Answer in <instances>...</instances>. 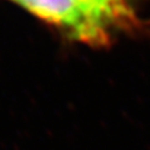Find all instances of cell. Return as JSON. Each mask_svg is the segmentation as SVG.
I'll list each match as a JSON object with an SVG mask.
<instances>
[{
  "instance_id": "6da1fadb",
  "label": "cell",
  "mask_w": 150,
  "mask_h": 150,
  "mask_svg": "<svg viewBox=\"0 0 150 150\" xmlns=\"http://www.w3.org/2000/svg\"><path fill=\"white\" fill-rule=\"evenodd\" d=\"M38 17L57 24L78 39L90 43L106 40L110 18L79 0H14Z\"/></svg>"
},
{
  "instance_id": "7a4b0ae2",
  "label": "cell",
  "mask_w": 150,
  "mask_h": 150,
  "mask_svg": "<svg viewBox=\"0 0 150 150\" xmlns=\"http://www.w3.org/2000/svg\"><path fill=\"white\" fill-rule=\"evenodd\" d=\"M79 1L105 14L112 21L118 19L121 20L129 14L124 0H79Z\"/></svg>"
}]
</instances>
